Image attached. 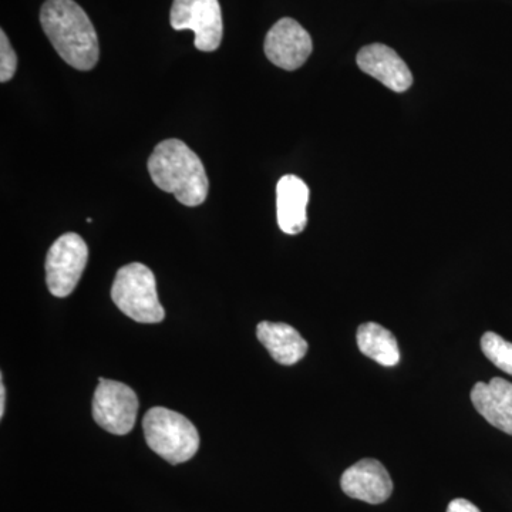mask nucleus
Instances as JSON below:
<instances>
[{
    "label": "nucleus",
    "instance_id": "20e7f679",
    "mask_svg": "<svg viewBox=\"0 0 512 512\" xmlns=\"http://www.w3.org/2000/svg\"><path fill=\"white\" fill-rule=\"evenodd\" d=\"M111 299L124 315L138 323H160L165 318L158 299L156 276L140 262L119 269L111 288Z\"/></svg>",
    "mask_w": 512,
    "mask_h": 512
},
{
    "label": "nucleus",
    "instance_id": "1a4fd4ad",
    "mask_svg": "<svg viewBox=\"0 0 512 512\" xmlns=\"http://www.w3.org/2000/svg\"><path fill=\"white\" fill-rule=\"evenodd\" d=\"M343 493L367 504H382L393 493V481L380 461L365 458L357 461L340 478Z\"/></svg>",
    "mask_w": 512,
    "mask_h": 512
},
{
    "label": "nucleus",
    "instance_id": "6ab92c4d",
    "mask_svg": "<svg viewBox=\"0 0 512 512\" xmlns=\"http://www.w3.org/2000/svg\"><path fill=\"white\" fill-rule=\"evenodd\" d=\"M5 403H6V387L5 384L0 383V417L5 416Z\"/></svg>",
    "mask_w": 512,
    "mask_h": 512
},
{
    "label": "nucleus",
    "instance_id": "0eeeda50",
    "mask_svg": "<svg viewBox=\"0 0 512 512\" xmlns=\"http://www.w3.org/2000/svg\"><path fill=\"white\" fill-rule=\"evenodd\" d=\"M137 413V394L131 387L100 377L94 392L93 417L101 429L126 436L136 424Z\"/></svg>",
    "mask_w": 512,
    "mask_h": 512
},
{
    "label": "nucleus",
    "instance_id": "f03ea898",
    "mask_svg": "<svg viewBox=\"0 0 512 512\" xmlns=\"http://www.w3.org/2000/svg\"><path fill=\"white\" fill-rule=\"evenodd\" d=\"M147 167L154 184L185 207H198L207 200L210 181L204 164L184 141L170 138L158 144Z\"/></svg>",
    "mask_w": 512,
    "mask_h": 512
},
{
    "label": "nucleus",
    "instance_id": "ddd939ff",
    "mask_svg": "<svg viewBox=\"0 0 512 512\" xmlns=\"http://www.w3.org/2000/svg\"><path fill=\"white\" fill-rule=\"evenodd\" d=\"M357 348L363 355L375 360L379 365L396 366L400 360L399 345L390 330L369 322L357 329Z\"/></svg>",
    "mask_w": 512,
    "mask_h": 512
},
{
    "label": "nucleus",
    "instance_id": "9b49d317",
    "mask_svg": "<svg viewBox=\"0 0 512 512\" xmlns=\"http://www.w3.org/2000/svg\"><path fill=\"white\" fill-rule=\"evenodd\" d=\"M309 202V188L296 175H285L276 187V208L279 228L288 235L301 234L308 224L306 207Z\"/></svg>",
    "mask_w": 512,
    "mask_h": 512
},
{
    "label": "nucleus",
    "instance_id": "39448f33",
    "mask_svg": "<svg viewBox=\"0 0 512 512\" xmlns=\"http://www.w3.org/2000/svg\"><path fill=\"white\" fill-rule=\"evenodd\" d=\"M89 249L80 235L64 234L50 247L46 258V282L56 298H66L76 289L86 269Z\"/></svg>",
    "mask_w": 512,
    "mask_h": 512
},
{
    "label": "nucleus",
    "instance_id": "2eb2a0df",
    "mask_svg": "<svg viewBox=\"0 0 512 512\" xmlns=\"http://www.w3.org/2000/svg\"><path fill=\"white\" fill-rule=\"evenodd\" d=\"M481 350L498 369L512 376V343L494 332L484 333Z\"/></svg>",
    "mask_w": 512,
    "mask_h": 512
},
{
    "label": "nucleus",
    "instance_id": "4468645a",
    "mask_svg": "<svg viewBox=\"0 0 512 512\" xmlns=\"http://www.w3.org/2000/svg\"><path fill=\"white\" fill-rule=\"evenodd\" d=\"M471 402L491 426L512 436V406L494 394L488 384L478 382L473 387Z\"/></svg>",
    "mask_w": 512,
    "mask_h": 512
},
{
    "label": "nucleus",
    "instance_id": "f8f14e48",
    "mask_svg": "<svg viewBox=\"0 0 512 512\" xmlns=\"http://www.w3.org/2000/svg\"><path fill=\"white\" fill-rule=\"evenodd\" d=\"M256 336L276 362L284 366L295 365L308 352L306 340L299 335L298 330L286 323L265 320L256 328Z\"/></svg>",
    "mask_w": 512,
    "mask_h": 512
},
{
    "label": "nucleus",
    "instance_id": "423d86ee",
    "mask_svg": "<svg viewBox=\"0 0 512 512\" xmlns=\"http://www.w3.org/2000/svg\"><path fill=\"white\" fill-rule=\"evenodd\" d=\"M170 23L174 30H192L201 52H214L221 45L224 23L218 0H174Z\"/></svg>",
    "mask_w": 512,
    "mask_h": 512
},
{
    "label": "nucleus",
    "instance_id": "f257e3e1",
    "mask_svg": "<svg viewBox=\"0 0 512 512\" xmlns=\"http://www.w3.org/2000/svg\"><path fill=\"white\" fill-rule=\"evenodd\" d=\"M40 23L56 52L74 69L87 72L99 62L96 29L74 0H46Z\"/></svg>",
    "mask_w": 512,
    "mask_h": 512
},
{
    "label": "nucleus",
    "instance_id": "7ed1b4c3",
    "mask_svg": "<svg viewBox=\"0 0 512 512\" xmlns=\"http://www.w3.org/2000/svg\"><path fill=\"white\" fill-rule=\"evenodd\" d=\"M148 447L170 464L191 460L200 448V434L183 414L154 407L143 420Z\"/></svg>",
    "mask_w": 512,
    "mask_h": 512
},
{
    "label": "nucleus",
    "instance_id": "dca6fc26",
    "mask_svg": "<svg viewBox=\"0 0 512 512\" xmlns=\"http://www.w3.org/2000/svg\"><path fill=\"white\" fill-rule=\"evenodd\" d=\"M18 69V56L10 45L5 30L0 32V82L6 83L15 76Z\"/></svg>",
    "mask_w": 512,
    "mask_h": 512
},
{
    "label": "nucleus",
    "instance_id": "9d476101",
    "mask_svg": "<svg viewBox=\"0 0 512 512\" xmlns=\"http://www.w3.org/2000/svg\"><path fill=\"white\" fill-rule=\"evenodd\" d=\"M356 62L362 72L375 77L393 92L404 93L412 87L413 74L409 66L389 46L382 43L365 46L357 53Z\"/></svg>",
    "mask_w": 512,
    "mask_h": 512
},
{
    "label": "nucleus",
    "instance_id": "f3484780",
    "mask_svg": "<svg viewBox=\"0 0 512 512\" xmlns=\"http://www.w3.org/2000/svg\"><path fill=\"white\" fill-rule=\"evenodd\" d=\"M488 386H490L494 394H497L500 399H503L504 402L512 406V383L508 382V380L501 379V377H494V379L490 380Z\"/></svg>",
    "mask_w": 512,
    "mask_h": 512
},
{
    "label": "nucleus",
    "instance_id": "a211bd4d",
    "mask_svg": "<svg viewBox=\"0 0 512 512\" xmlns=\"http://www.w3.org/2000/svg\"><path fill=\"white\" fill-rule=\"evenodd\" d=\"M447 512H481L478 507L464 498H457L448 504Z\"/></svg>",
    "mask_w": 512,
    "mask_h": 512
},
{
    "label": "nucleus",
    "instance_id": "6e6552de",
    "mask_svg": "<svg viewBox=\"0 0 512 512\" xmlns=\"http://www.w3.org/2000/svg\"><path fill=\"white\" fill-rule=\"evenodd\" d=\"M312 37L296 20H278L265 37V55L275 66L293 72L309 59Z\"/></svg>",
    "mask_w": 512,
    "mask_h": 512
}]
</instances>
